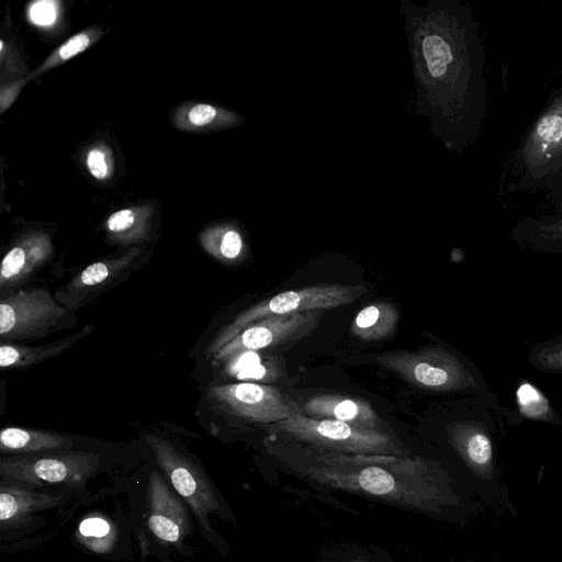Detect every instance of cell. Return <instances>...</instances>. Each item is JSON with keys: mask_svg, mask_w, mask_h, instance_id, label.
<instances>
[{"mask_svg": "<svg viewBox=\"0 0 562 562\" xmlns=\"http://www.w3.org/2000/svg\"><path fill=\"white\" fill-rule=\"evenodd\" d=\"M517 404L521 413L533 419L554 423L555 415L547 398L531 384H521L517 390Z\"/></svg>", "mask_w": 562, "mask_h": 562, "instance_id": "23", "label": "cell"}, {"mask_svg": "<svg viewBox=\"0 0 562 562\" xmlns=\"http://www.w3.org/2000/svg\"><path fill=\"white\" fill-rule=\"evenodd\" d=\"M207 397L225 414L262 424H276L303 413L278 389L252 382L212 386Z\"/></svg>", "mask_w": 562, "mask_h": 562, "instance_id": "11", "label": "cell"}, {"mask_svg": "<svg viewBox=\"0 0 562 562\" xmlns=\"http://www.w3.org/2000/svg\"><path fill=\"white\" fill-rule=\"evenodd\" d=\"M79 492L68 488H41L0 480V536L4 542L9 535L26 530L41 518L40 513L61 507Z\"/></svg>", "mask_w": 562, "mask_h": 562, "instance_id": "12", "label": "cell"}, {"mask_svg": "<svg viewBox=\"0 0 562 562\" xmlns=\"http://www.w3.org/2000/svg\"><path fill=\"white\" fill-rule=\"evenodd\" d=\"M348 562H369V561L361 559V558H356V559L349 560Z\"/></svg>", "mask_w": 562, "mask_h": 562, "instance_id": "30", "label": "cell"}, {"mask_svg": "<svg viewBox=\"0 0 562 562\" xmlns=\"http://www.w3.org/2000/svg\"><path fill=\"white\" fill-rule=\"evenodd\" d=\"M136 254L101 260L87 266L55 292V299L66 308L76 311L98 295L122 282L131 272Z\"/></svg>", "mask_w": 562, "mask_h": 562, "instance_id": "14", "label": "cell"}, {"mask_svg": "<svg viewBox=\"0 0 562 562\" xmlns=\"http://www.w3.org/2000/svg\"><path fill=\"white\" fill-rule=\"evenodd\" d=\"M216 115V110L210 104H198L189 112V120L195 126L206 125Z\"/></svg>", "mask_w": 562, "mask_h": 562, "instance_id": "29", "label": "cell"}, {"mask_svg": "<svg viewBox=\"0 0 562 562\" xmlns=\"http://www.w3.org/2000/svg\"><path fill=\"white\" fill-rule=\"evenodd\" d=\"M89 43L90 38L87 34H76L58 49V56L64 60L69 59L85 50L89 46Z\"/></svg>", "mask_w": 562, "mask_h": 562, "instance_id": "27", "label": "cell"}, {"mask_svg": "<svg viewBox=\"0 0 562 562\" xmlns=\"http://www.w3.org/2000/svg\"><path fill=\"white\" fill-rule=\"evenodd\" d=\"M140 492V518L135 528L142 552L192 557L193 515L159 468L149 471Z\"/></svg>", "mask_w": 562, "mask_h": 562, "instance_id": "4", "label": "cell"}, {"mask_svg": "<svg viewBox=\"0 0 562 562\" xmlns=\"http://www.w3.org/2000/svg\"><path fill=\"white\" fill-rule=\"evenodd\" d=\"M552 195L554 200L546 211L528 215L513 227L510 236L520 248L562 255V189Z\"/></svg>", "mask_w": 562, "mask_h": 562, "instance_id": "15", "label": "cell"}, {"mask_svg": "<svg viewBox=\"0 0 562 562\" xmlns=\"http://www.w3.org/2000/svg\"><path fill=\"white\" fill-rule=\"evenodd\" d=\"M203 245L212 256L223 261L237 259L243 250L241 237L233 229L206 235Z\"/></svg>", "mask_w": 562, "mask_h": 562, "instance_id": "24", "label": "cell"}, {"mask_svg": "<svg viewBox=\"0 0 562 562\" xmlns=\"http://www.w3.org/2000/svg\"><path fill=\"white\" fill-rule=\"evenodd\" d=\"M95 327L85 325L79 331L57 341L41 346L16 344L0 345V367L2 369H26L61 355L78 341L88 337Z\"/></svg>", "mask_w": 562, "mask_h": 562, "instance_id": "18", "label": "cell"}, {"mask_svg": "<svg viewBox=\"0 0 562 562\" xmlns=\"http://www.w3.org/2000/svg\"><path fill=\"white\" fill-rule=\"evenodd\" d=\"M400 313L389 302H379L362 308L351 324L352 334L364 340H381L390 337L396 329Z\"/></svg>", "mask_w": 562, "mask_h": 562, "instance_id": "21", "label": "cell"}, {"mask_svg": "<svg viewBox=\"0 0 562 562\" xmlns=\"http://www.w3.org/2000/svg\"><path fill=\"white\" fill-rule=\"evenodd\" d=\"M72 447L71 437L56 431L10 426L0 432V451L5 456L66 450Z\"/></svg>", "mask_w": 562, "mask_h": 562, "instance_id": "19", "label": "cell"}, {"mask_svg": "<svg viewBox=\"0 0 562 562\" xmlns=\"http://www.w3.org/2000/svg\"><path fill=\"white\" fill-rule=\"evenodd\" d=\"M75 324L74 311L44 288L19 289L0 300L1 344L40 339Z\"/></svg>", "mask_w": 562, "mask_h": 562, "instance_id": "10", "label": "cell"}, {"mask_svg": "<svg viewBox=\"0 0 562 562\" xmlns=\"http://www.w3.org/2000/svg\"><path fill=\"white\" fill-rule=\"evenodd\" d=\"M121 530V526L112 516L97 512L79 521L75 538L88 551L114 559V553H119L117 546L122 539Z\"/></svg>", "mask_w": 562, "mask_h": 562, "instance_id": "20", "label": "cell"}, {"mask_svg": "<svg viewBox=\"0 0 562 562\" xmlns=\"http://www.w3.org/2000/svg\"><path fill=\"white\" fill-rule=\"evenodd\" d=\"M87 165L90 172L97 179H104L108 173V166L104 154L99 149H92L87 157Z\"/></svg>", "mask_w": 562, "mask_h": 562, "instance_id": "28", "label": "cell"}, {"mask_svg": "<svg viewBox=\"0 0 562 562\" xmlns=\"http://www.w3.org/2000/svg\"><path fill=\"white\" fill-rule=\"evenodd\" d=\"M448 441L467 470L475 495L497 512L516 516L508 487L502 480L494 449V424L483 418L457 420L448 426Z\"/></svg>", "mask_w": 562, "mask_h": 562, "instance_id": "6", "label": "cell"}, {"mask_svg": "<svg viewBox=\"0 0 562 562\" xmlns=\"http://www.w3.org/2000/svg\"><path fill=\"white\" fill-rule=\"evenodd\" d=\"M304 415L313 418L334 419L362 429L383 430L374 408L364 400L341 395H317L302 407Z\"/></svg>", "mask_w": 562, "mask_h": 562, "instance_id": "17", "label": "cell"}, {"mask_svg": "<svg viewBox=\"0 0 562 562\" xmlns=\"http://www.w3.org/2000/svg\"><path fill=\"white\" fill-rule=\"evenodd\" d=\"M368 292L364 284L322 283L281 292L238 314L221 328L206 349L214 357L222 347L254 323L272 315L325 311L348 305Z\"/></svg>", "mask_w": 562, "mask_h": 562, "instance_id": "8", "label": "cell"}, {"mask_svg": "<svg viewBox=\"0 0 562 562\" xmlns=\"http://www.w3.org/2000/svg\"><path fill=\"white\" fill-rule=\"evenodd\" d=\"M290 467L310 483L434 518L460 521L481 508L474 494L457 487L445 468L419 458L315 449Z\"/></svg>", "mask_w": 562, "mask_h": 562, "instance_id": "1", "label": "cell"}, {"mask_svg": "<svg viewBox=\"0 0 562 562\" xmlns=\"http://www.w3.org/2000/svg\"><path fill=\"white\" fill-rule=\"evenodd\" d=\"M157 467L167 481L186 502L202 537L222 554L227 553L225 541L215 531L213 517L233 518L231 509L201 463L171 440L145 431Z\"/></svg>", "mask_w": 562, "mask_h": 562, "instance_id": "3", "label": "cell"}, {"mask_svg": "<svg viewBox=\"0 0 562 562\" xmlns=\"http://www.w3.org/2000/svg\"><path fill=\"white\" fill-rule=\"evenodd\" d=\"M32 21L40 25H49L56 19V8L52 1H38L30 8Z\"/></svg>", "mask_w": 562, "mask_h": 562, "instance_id": "26", "label": "cell"}, {"mask_svg": "<svg viewBox=\"0 0 562 562\" xmlns=\"http://www.w3.org/2000/svg\"><path fill=\"white\" fill-rule=\"evenodd\" d=\"M271 428L321 450L346 454H404L402 445L384 430L362 429L303 413L276 423Z\"/></svg>", "mask_w": 562, "mask_h": 562, "instance_id": "9", "label": "cell"}, {"mask_svg": "<svg viewBox=\"0 0 562 562\" xmlns=\"http://www.w3.org/2000/svg\"><path fill=\"white\" fill-rule=\"evenodd\" d=\"M100 454L86 450H56L31 454L2 456L0 480L41 488L85 492V486L102 471Z\"/></svg>", "mask_w": 562, "mask_h": 562, "instance_id": "7", "label": "cell"}, {"mask_svg": "<svg viewBox=\"0 0 562 562\" xmlns=\"http://www.w3.org/2000/svg\"><path fill=\"white\" fill-rule=\"evenodd\" d=\"M512 192L562 189V82L520 137L507 165Z\"/></svg>", "mask_w": 562, "mask_h": 562, "instance_id": "2", "label": "cell"}, {"mask_svg": "<svg viewBox=\"0 0 562 562\" xmlns=\"http://www.w3.org/2000/svg\"><path fill=\"white\" fill-rule=\"evenodd\" d=\"M322 311L272 315L251 324L214 355L217 361L249 351L294 341L312 333L321 323Z\"/></svg>", "mask_w": 562, "mask_h": 562, "instance_id": "13", "label": "cell"}, {"mask_svg": "<svg viewBox=\"0 0 562 562\" xmlns=\"http://www.w3.org/2000/svg\"><path fill=\"white\" fill-rule=\"evenodd\" d=\"M52 246L44 236H34L12 247L0 268L1 297L26 282L49 259Z\"/></svg>", "mask_w": 562, "mask_h": 562, "instance_id": "16", "label": "cell"}, {"mask_svg": "<svg viewBox=\"0 0 562 562\" xmlns=\"http://www.w3.org/2000/svg\"><path fill=\"white\" fill-rule=\"evenodd\" d=\"M135 223V214L132 210L125 209L113 213L106 222L108 228L114 234L130 232Z\"/></svg>", "mask_w": 562, "mask_h": 562, "instance_id": "25", "label": "cell"}, {"mask_svg": "<svg viewBox=\"0 0 562 562\" xmlns=\"http://www.w3.org/2000/svg\"><path fill=\"white\" fill-rule=\"evenodd\" d=\"M527 360L540 372L562 373V336L532 345Z\"/></svg>", "mask_w": 562, "mask_h": 562, "instance_id": "22", "label": "cell"}, {"mask_svg": "<svg viewBox=\"0 0 562 562\" xmlns=\"http://www.w3.org/2000/svg\"><path fill=\"white\" fill-rule=\"evenodd\" d=\"M379 366L411 384L435 392H465L484 396L494 404L481 372L456 353L439 346L418 351H393L376 357Z\"/></svg>", "mask_w": 562, "mask_h": 562, "instance_id": "5", "label": "cell"}]
</instances>
